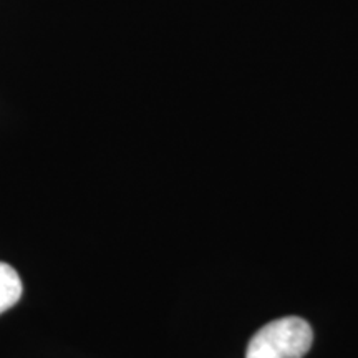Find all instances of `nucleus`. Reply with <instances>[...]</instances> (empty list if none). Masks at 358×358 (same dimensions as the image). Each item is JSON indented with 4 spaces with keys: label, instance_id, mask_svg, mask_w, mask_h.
Wrapping results in <instances>:
<instances>
[{
    "label": "nucleus",
    "instance_id": "f257e3e1",
    "mask_svg": "<svg viewBox=\"0 0 358 358\" xmlns=\"http://www.w3.org/2000/svg\"><path fill=\"white\" fill-rule=\"evenodd\" d=\"M313 342L312 327L301 317L268 322L250 338L245 358H303Z\"/></svg>",
    "mask_w": 358,
    "mask_h": 358
},
{
    "label": "nucleus",
    "instance_id": "f03ea898",
    "mask_svg": "<svg viewBox=\"0 0 358 358\" xmlns=\"http://www.w3.org/2000/svg\"><path fill=\"white\" fill-rule=\"evenodd\" d=\"M22 280L17 271L6 262H0V313L12 308L20 301Z\"/></svg>",
    "mask_w": 358,
    "mask_h": 358
}]
</instances>
